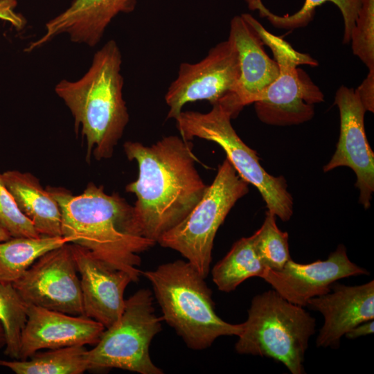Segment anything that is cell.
<instances>
[{
    "instance_id": "6da1fadb",
    "label": "cell",
    "mask_w": 374,
    "mask_h": 374,
    "mask_svg": "<svg viewBox=\"0 0 374 374\" xmlns=\"http://www.w3.org/2000/svg\"><path fill=\"white\" fill-rule=\"evenodd\" d=\"M123 149L139 166L138 179L125 190L136 197L133 206L143 236L157 242L189 214L208 186L195 168L192 143L181 136H165L150 146L127 141Z\"/></svg>"
},
{
    "instance_id": "7a4b0ae2",
    "label": "cell",
    "mask_w": 374,
    "mask_h": 374,
    "mask_svg": "<svg viewBox=\"0 0 374 374\" xmlns=\"http://www.w3.org/2000/svg\"><path fill=\"white\" fill-rule=\"evenodd\" d=\"M46 189L60 208L62 236L129 273L137 282L141 275L139 254L157 242L143 236L134 206L118 193L109 195L93 182L78 195L61 187Z\"/></svg>"
},
{
    "instance_id": "3957f363",
    "label": "cell",
    "mask_w": 374,
    "mask_h": 374,
    "mask_svg": "<svg viewBox=\"0 0 374 374\" xmlns=\"http://www.w3.org/2000/svg\"><path fill=\"white\" fill-rule=\"evenodd\" d=\"M122 56L114 40L94 55L88 71L75 82L61 80L55 93L70 109L87 143V159L110 158L129 121L123 98Z\"/></svg>"
},
{
    "instance_id": "277c9868",
    "label": "cell",
    "mask_w": 374,
    "mask_h": 374,
    "mask_svg": "<svg viewBox=\"0 0 374 374\" xmlns=\"http://www.w3.org/2000/svg\"><path fill=\"white\" fill-rule=\"evenodd\" d=\"M141 274L152 287L163 321L189 348L204 350L221 336L240 333L242 323H228L216 314L211 290L188 261L177 260Z\"/></svg>"
},
{
    "instance_id": "5b68a950",
    "label": "cell",
    "mask_w": 374,
    "mask_h": 374,
    "mask_svg": "<svg viewBox=\"0 0 374 374\" xmlns=\"http://www.w3.org/2000/svg\"><path fill=\"white\" fill-rule=\"evenodd\" d=\"M243 107L236 96L231 94L212 105L208 112H181L175 118L176 126L185 140L197 137L218 144L238 175L258 190L267 211L287 222L293 214V199L285 178L267 173L256 152L240 139L231 125V118Z\"/></svg>"
},
{
    "instance_id": "8992f818",
    "label": "cell",
    "mask_w": 374,
    "mask_h": 374,
    "mask_svg": "<svg viewBox=\"0 0 374 374\" xmlns=\"http://www.w3.org/2000/svg\"><path fill=\"white\" fill-rule=\"evenodd\" d=\"M316 320L274 290L256 295L235 349L240 355L267 357L281 362L292 374L305 373L304 361Z\"/></svg>"
},
{
    "instance_id": "52a82bcc",
    "label": "cell",
    "mask_w": 374,
    "mask_h": 374,
    "mask_svg": "<svg viewBox=\"0 0 374 374\" xmlns=\"http://www.w3.org/2000/svg\"><path fill=\"white\" fill-rule=\"evenodd\" d=\"M241 15L271 49L279 69L276 80L253 103L258 118L266 124L278 126L298 125L311 120L314 114V105L323 102L324 96L298 66H315L317 61L307 53L296 51L282 37L269 33L251 15Z\"/></svg>"
},
{
    "instance_id": "ba28073f",
    "label": "cell",
    "mask_w": 374,
    "mask_h": 374,
    "mask_svg": "<svg viewBox=\"0 0 374 374\" xmlns=\"http://www.w3.org/2000/svg\"><path fill=\"white\" fill-rule=\"evenodd\" d=\"M248 185L226 158L199 202L157 242L180 253L206 278L216 233L235 202L249 192Z\"/></svg>"
},
{
    "instance_id": "9c48e42d",
    "label": "cell",
    "mask_w": 374,
    "mask_h": 374,
    "mask_svg": "<svg viewBox=\"0 0 374 374\" xmlns=\"http://www.w3.org/2000/svg\"><path fill=\"white\" fill-rule=\"evenodd\" d=\"M153 294L140 289L125 299L118 321L105 328L95 346L87 350L88 370L120 368L140 374H163L152 361L150 346L161 330L162 317L153 306Z\"/></svg>"
},
{
    "instance_id": "30bf717a",
    "label": "cell",
    "mask_w": 374,
    "mask_h": 374,
    "mask_svg": "<svg viewBox=\"0 0 374 374\" xmlns=\"http://www.w3.org/2000/svg\"><path fill=\"white\" fill-rule=\"evenodd\" d=\"M239 78L238 52L229 37L199 62L180 64L177 77L165 96L169 107L167 118L175 119L188 103L205 100L213 105L235 94Z\"/></svg>"
},
{
    "instance_id": "8fae6325",
    "label": "cell",
    "mask_w": 374,
    "mask_h": 374,
    "mask_svg": "<svg viewBox=\"0 0 374 374\" xmlns=\"http://www.w3.org/2000/svg\"><path fill=\"white\" fill-rule=\"evenodd\" d=\"M70 243L41 256L12 284L26 303L84 316L82 291Z\"/></svg>"
},
{
    "instance_id": "7c38bea8",
    "label": "cell",
    "mask_w": 374,
    "mask_h": 374,
    "mask_svg": "<svg viewBox=\"0 0 374 374\" xmlns=\"http://www.w3.org/2000/svg\"><path fill=\"white\" fill-rule=\"evenodd\" d=\"M335 105L339 110L340 134L336 151L323 171L340 166L350 168L357 177L355 186L359 190V203L367 209L374 192V153L365 132L366 111L355 90L346 86L337 91Z\"/></svg>"
},
{
    "instance_id": "4fadbf2b",
    "label": "cell",
    "mask_w": 374,
    "mask_h": 374,
    "mask_svg": "<svg viewBox=\"0 0 374 374\" xmlns=\"http://www.w3.org/2000/svg\"><path fill=\"white\" fill-rule=\"evenodd\" d=\"M368 274L350 260L345 246L339 244L326 260L309 264L290 260L280 270L266 269L262 278L287 301L304 308L309 299L330 292L337 280Z\"/></svg>"
},
{
    "instance_id": "5bb4252c",
    "label": "cell",
    "mask_w": 374,
    "mask_h": 374,
    "mask_svg": "<svg viewBox=\"0 0 374 374\" xmlns=\"http://www.w3.org/2000/svg\"><path fill=\"white\" fill-rule=\"evenodd\" d=\"M80 274L84 316L108 328L120 319L125 308L124 292L134 282L132 276L116 269L89 249L70 243Z\"/></svg>"
},
{
    "instance_id": "9a60e30c",
    "label": "cell",
    "mask_w": 374,
    "mask_h": 374,
    "mask_svg": "<svg viewBox=\"0 0 374 374\" xmlns=\"http://www.w3.org/2000/svg\"><path fill=\"white\" fill-rule=\"evenodd\" d=\"M18 359L41 349L96 344L105 328L86 316H74L26 303Z\"/></svg>"
},
{
    "instance_id": "2e32d148",
    "label": "cell",
    "mask_w": 374,
    "mask_h": 374,
    "mask_svg": "<svg viewBox=\"0 0 374 374\" xmlns=\"http://www.w3.org/2000/svg\"><path fill=\"white\" fill-rule=\"evenodd\" d=\"M306 306L324 317L317 346L337 349L346 332L374 319V281L355 286L335 282L330 292L309 299Z\"/></svg>"
},
{
    "instance_id": "e0dca14e",
    "label": "cell",
    "mask_w": 374,
    "mask_h": 374,
    "mask_svg": "<svg viewBox=\"0 0 374 374\" xmlns=\"http://www.w3.org/2000/svg\"><path fill=\"white\" fill-rule=\"evenodd\" d=\"M136 0H73L64 12L46 24V32L25 49L26 52L44 45L66 33L73 42L94 46L101 39L111 21L120 12H130Z\"/></svg>"
},
{
    "instance_id": "ac0fdd59",
    "label": "cell",
    "mask_w": 374,
    "mask_h": 374,
    "mask_svg": "<svg viewBox=\"0 0 374 374\" xmlns=\"http://www.w3.org/2000/svg\"><path fill=\"white\" fill-rule=\"evenodd\" d=\"M229 37L235 44L240 64L235 95L244 107L254 103L265 89L276 80L279 73L278 65L266 53L258 34L241 15L231 20Z\"/></svg>"
},
{
    "instance_id": "d6986e66",
    "label": "cell",
    "mask_w": 374,
    "mask_h": 374,
    "mask_svg": "<svg viewBox=\"0 0 374 374\" xmlns=\"http://www.w3.org/2000/svg\"><path fill=\"white\" fill-rule=\"evenodd\" d=\"M2 177L19 208L41 235L62 236L59 204L35 176L12 170L3 172Z\"/></svg>"
},
{
    "instance_id": "ffe728a7",
    "label": "cell",
    "mask_w": 374,
    "mask_h": 374,
    "mask_svg": "<svg viewBox=\"0 0 374 374\" xmlns=\"http://www.w3.org/2000/svg\"><path fill=\"white\" fill-rule=\"evenodd\" d=\"M65 243L62 236L10 238L0 242V283H13L47 251Z\"/></svg>"
},
{
    "instance_id": "44dd1931",
    "label": "cell",
    "mask_w": 374,
    "mask_h": 374,
    "mask_svg": "<svg viewBox=\"0 0 374 374\" xmlns=\"http://www.w3.org/2000/svg\"><path fill=\"white\" fill-rule=\"evenodd\" d=\"M266 269L256 253L252 235L236 241L213 267L211 274L219 290L230 292L249 278H262Z\"/></svg>"
},
{
    "instance_id": "7402d4cb",
    "label": "cell",
    "mask_w": 374,
    "mask_h": 374,
    "mask_svg": "<svg viewBox=\"0 0 374 374\" xmlns=\"http://www.w3.org/2000/svg\"><path fill=\"white\" fill-rule=\"evenodd\" d=\"M87 350L73 346L36 352L26 359H0V366L16 374H81L88 370Z\"/></svg>"
},
{
    "instance_id": "603a6c76",
    "label": "cell",
    "mask_w": 374,
    "mask_h": 374,
    "mask_svg": "<svg viewBox=\"0 0 374 374\" xmlns=\"http://www.w3.org/2000/svg\"><path fill=\"white\" fill-rule=\"evenodd\" d=\"M250 10H257L262 17H265L275 27L296 28L303 27L312 19L316 8L331 2L338 7L343 17L344 31L343 42L350 41V35L360 7L361 0H305L301 9L293 15H277L271 12L262 0H245Z\"/></svg>"
},
{
    "instance_id": "cb8c5ba5",
    "label": "cell",
    "mask_w": 374,
    "mask_h": 374,
    "mask_svg": "<svg viewBox=\"0 0 374 374\" xmlns=\"http://www.w3.org/2000/svg\"><path fill=\"white\" fill-rule=\"evenodd\" d=\"M27 321L26 303L12 283H0V322L6 337V355L19 359L22 331Z\"/></svg>"
},
{
    "instance_id": "d4e9b609",
    "label": "cell",
    "mask_w": 374,
    "mask_h": 374,
    "mask_svg": "<svg viewBox=\"0 0 374 374\" xmlns=\"http://www.w3.org/2000/svg\"><path fill=\"white\" fill-rule=\"evenodd\" d=\"M276 216L267 211L263 224L253 234L256 253L267 269L280 270L292 260L289 250V235L280 231Z\"/></svg>"
},
{
    "instance_id": "484cf974",
    "label": "cell",
    "mask_w": 374,
    "mask_h": 374,
    "mask_svg": "<svg viewBox=\"0 0 374 374\" xmlns=\"http://www.w3.org/2000/svg\"><path fill=\"white\" fill-rule=\"evenodd\" d=\"M350 42L353 54L374 69V0H361Z\"/></svg>"
},
{
    "instance_id": "4316f807",
    "label": "cell",
    "mask_w": 374,
    "mask_h": 374,
    "mask_svg": "<svg viewBox=\"0 0 374 374\" xmlns=\"http://www.w3.org/2000/svg\"><path fill=\"white\" fill-rule=\"evenodd\" d=\"M0 228L13 238L41 236L32 222L19 208L13 196L6 186L1 172Z\"/></svg>"
},
{
    "instance_id": "83f0119b",
    "label": "cell",
    "mask_w": 374,
    "mask_h": 374,
    "mask_svg": "<svg viewBox=\"0 0 374 374\" xmlns=\"http://www.w3.org/2000/svg\"><path fill=\"white\" fill-rule=\"evenodd\" d=\"M366 111L374 112V69L369 70L368 74L362 84L355 89Z\"/></svg>"
},
{
    "instance_id": "f1b7e54d",
    "label": "cell",
    "mask_w": 374,
    "mask_h": 374,
    "mask_svg": "<svg viewBox=\"0 0 374 374\" xmlns=\"http://www.w3.org/2000/svg\"><path fill=\"white\" fill-rule=\"evenodd\" d=\"M15 6L14 0H0V19L7 20L15 27L20 28L22 19L13 11Z\"/></svg>"
},
{
    "instance_id": "f546056e",
    "label": "cell",
    "mask_w": 374,
    "mask_h": 374,
    "mask_svg": "<svg viewBox=\"0 0 374 374\" xmlns=\"http://www.w3.org/2000/svg\"><path fill=\"white\" fill-rule=\"evenodd\" d=\"M373 319L368 320L358 324L345 334L346 338L353 339L362 336L373 333Z\"/></svg>"
},
{
    "instance_id": "4dcf8cb0",
    "label": "cell",
    "mask_w": 374,
    "mask_h": 374,
    "mask_svg": "<svg viewBox=\"0 0 374 374\" xmlns=\"http://www.w3.org/2000/svg\"><path fill=\"white\" fill-rule=\"evenodd\" d=\"M6 345V337L3 328L0 322V348L5 346Z\"/></svg>"
},
{
    "instance_id": "1f68e13d",
    "label": "cell",
    "mask_w": 374,
    "mask_h": 374,
    "mask_svg": "<svg viewBox=\"0 0 374 374\" xmlns=\"http://www.w3.org/2000/svg\"><path fill=\"white\" fill-rule=\"evenodd\" d=\"M10 238L12 237L7 231L0 228V242L8 240Z\"/></svg>"
}]
</instances>
